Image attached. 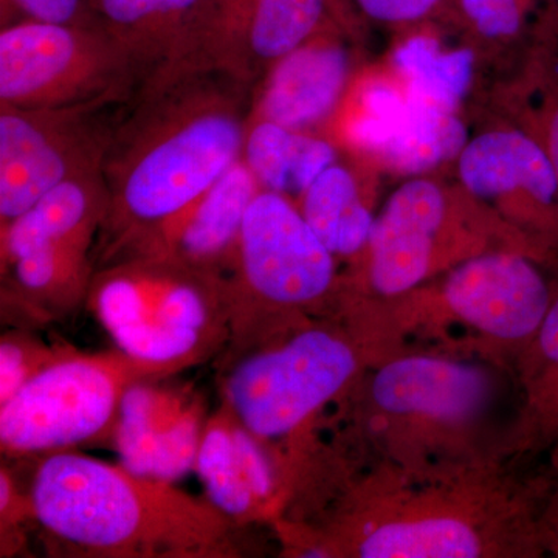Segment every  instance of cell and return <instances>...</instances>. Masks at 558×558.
<instances>
[{"instance_id":"cell-1","label":"cell","mask_w":558,"mask_h":558,"mask_svg":"<svg viewBox=\"0 0 558 558\" xmlns=\"http://www.w3.org/2000/svg\"><path fill=\"white\" fill-rule=\"evenodd\" d=\"M250 92L208 73L143 81L113 124L101 167L102 227L116 234V248L172 218L241 159Z\"/></svg>"},{"instance_id":"cell-2","label":"cell","mask_w":558,"mask_h":558,"mask_svg":"<svg viewBox=\"0 0 558 558\" xmlns=\"http://www.w3.org/2000/svg\"><path fill=\"white\" fill-rule=\"evenodd\" d=\"M172 483L72 451L47 454L31 488L33 519L95 557H220L230 519Z\"/></svg>"},{"instance_id":"cell-3","label":"cell","mask_w":558,"mask_h":558,"mask_svg":"<svg viewBox=\"0 0 558 558\" xmlns=\"http://www.w3.org/2000/svg\"><path fill=\"white\" fill-rule=\"evenodd\" d=\"M90 289L92 307L121 352L175 371L218 341L231 301L220 277L145 258L102 271Z\"/></svg>"},{"instance_id":"cell-4","label":"cell","mask_w":558,"mask_h":558,"mask_svg":"<svg viewBox=\"0 0 558 558\" xmlns=\"http://www.w3.org/2000/svg\"><path fill=\"white\" fill-rule=\"evenodd\" d=\"M178 371L119 352H65L0 405L3 453H58L116 428L124 392Z\"/></svg>"},{"instance_id":"cell-5","label":"cell","mask_w":558,"mask_h":558,"mask_svg":"<svg viewBox=\"0 0 558 558\" xmlns=\"http://www.w3.org/2000/svg\"><path fill=\"white\" fill-rule=\"evenodd\" d=\"M143 73L100 24L20 22L0 32V106L72 108L126 102Z\"/></svg>"},{"instance_id":"cell-6","label":"cell","mask_w":558,"mask_h":558,"mask_svg":"<svg viewBox=\"0 0 558 558\" xmlns=\"http://www.w3.org/2000/svg\"><path fill=\"white\" fill-rule=\"evenodd\" d=\"M344 22L340 0H201L182 49L145 81L208 73L252 90L282 57Z\"/></svg>"},{"instance_id":"cell-7","label":"cell","mask_w":558,"mask_h":558,"mask_svg":"<svg viewBox=\"0 0 558 558\" xmlns=\"http://www.w3.org/2000/svg\"><path fill=\"white\" fill-rule=\"evenodd\" d=\"M355 368L357 360L343 340L304 330L231 368L223 381L227 409L256 438H279L332 399Z\"/></svg>"},{"instance_id":"cell-8","label":"cell","mask_w":558,"mask_h":558,"mask_svg":"<svg viewBox=\"0 0 558 558\" xmlns=\"http://www.w3.org/2000/svg\"><path fill=\"white\" fill-rule=\"evenodd\" d=\"M116 105L0 106V226H9L65 180L101 171L116 124L105 112Z\"/></svg>"},{"instance_id":"cell-9","label":"cell","mask_w":558,"mask_h":558,"mask_svg":"<svg viewBox=\"0 0 558 558\" xmlns=\"http://www.w3.org/2000/svg\"><path fill=\"white\" fill-rule=\"evenodd\" d=\"M229 266L230 293L248 292L270 304L296 306L322 299L336 278V256L311 229L300 208L260 190L245 213Z\"/></svg>"},{"instance_id":"cell-10","label":"cell","mask_w":558,"mask_h":558,"mask_svg":"<svg viewBox=\"0 0 558 558\" xmlns=\"http://www.w3.org/2000/svg\"><path fill=\"white\" fill-rule=\"evenodd\" d=\"M259 191L258 180L244 160L234 161L185 208L117 250H128L130 258L165 260L220 277V269L229 266L233 256L245 213Z\"/></svg>"},{"instance_id":"cell-11","label":"cell","mask_w":558,"mask_h":558,"mask_svg":"<svg viewBox=\"0 0 558 558\" xmlns=\"http://www.w3.org/2000/svg\"><path fill=\"white\" fill-rule=\"evenodd\" d=\"M352 65L347 22L317 33L253 87L247 124L269 121L322 134L351 86Z\"/></svg>"},{"instance_id":"cell-12","label":"cell","mask_w":558,"mask_h":558,"mask_svg":"<svg viewBox=\"0 0 558 558\" xmlns=\"http://www.w3.org/2000/svg\"><path fill=\"white\" fill-rule=\"evenodd\" d=\"M204 429V410L193 392L143 380L124 392L113 442L128 472L172 483L196 469Z\"/></svg>"},{"instance_id":"cell-13","label":"cell","mask_w":558,"mask_h":558,"mask_svg":"<svg viewBox=\"0 0 558 558\" xmlns=\"http://www.w3.org/2000/svg\"><path fill=\"white\" fill-rule=\"evenodd\" d=\"M453 205L454 191L424 175L407 180L391 194L366 244L377 292L399 295L427 278Z\"/></svg>"},{"instance_id":"cell-14","label":"cell","mask_w":558,"mask_h":558,"mask_svg":"<svg viewBox=\"0 0 558 558\" xmlns=\"http://www.w3.org/2000/svg\"><path fill=\"white\" fill-rule=\"evenodd\" d=\"M444 295L459 317L505 340L538 332L553 301L537 267L517 253H487L459 264Z\"/></svg>"},{"instance_id":"cell-15","label":"cell","mask_w":558,"mask_h":558,"mask_svg":"<svg viewBox=\"0 0 558 558\" xmlns=\"http://www.w3.org/2000/svg\"><path fill=\"white\" fill-rule=\"evenodd\" d=\"M462 189L476 201H508L558 236V180L548 154L526 128L469 138L457 159Z\"/></svg>"},{"instance_id":"cell-16","label":"cell","mask_w":558,"mask_h":558,"mask_svg":"<svg viewBox=\"0 0 558 558\" xmlns=\"http://www.w3.org/2000/svg\"><path fill=\"white\" fill-rule=\"evenodd\" d=\"M490 381L475 366L432 357L389 363L377 374L373 396L389 413L459 421L478 413Z\"/></svg>"},{"instance_id":"cell-17","label":"cell","mask_w":558,"mask_h":558,"mask_svg":"<svg viewBox=\"0 0 558 558\" xmlns=\"http://www.w3.org/2000/svg\"><path fill=\"white\" fill-rule=\"evenodd\" d=\"M256 439L229 409L205 424L194 470L227 519H250L274 492V473Z\"/></svg>"},{"instance_id":"cell-18","label":"cell","mask_w":558,"mask_h":558,"mask_svg":"<svg viewBox=\"0 0 558 558\" xmlns=\"http://www.w3.org/2000/svg\"><path fill=\"white\" fill-rule=\"evenodd\" d=\"M102 172L76 175L44 194L20 218L2 227V269L36 250L68 242H92L108 216Z\"/></svg>"},{"instance_id":"cell-19","label":"cell","mask_w":558,"mask_h":558,"mask_svg":"<svg viewBox=\"0 0 558 558\" xmlns=\"http://www.w3.org/2000/svg\"><path fill=\"white\" fill-rule=\"evenodd\" d=\"M201 0H95L98 21L132 60L143 81L167 65L189 38Z\"/></svg>"},{"instance_id":"cell-20","label":"cell","mask_w":558,"mask_h":558,"mask_svg":"<svg viewBox=\"0 0 558 558\" xmlns=\"http://www.w3.org/2000/svg\"><path fill=\"white\" fill-rule=\"evenodd\" d=\"M337 153L336 143L326 135L259 121L247 124L241 159L260 190L300 201L312 182L339 160Z\"/></svg>"},{"instance_id":"cell-21","label":"cell","mask_w":558,"mask_h":558,"mask_svg":"<svg viewBox=\"0 0 558 558\" xmlns=\"http://www.w3.org/2000/svg\"><path fill=\"white\" fill-rule=\"evenodd\" d=\"M468 142V130L457 112L436 108L409 95L405 110L374 160H380L399 174L417 178L457 160Z\"/></svg>"},{"instance_id":"cell-22","label":"cell","mask_w":558,"mask_h":558,"mask_svg":"<svg viewBox=\"0 0 558 558\" xmlns=\"http://www.w3.org/2000/svg\"><path fill=\"white\" fill-rule=\"evenodd\" d=\"M300 202L301 215L333 256L357 255L368 244L376 218L354 171L339 160L312 182Z\"/></svg>"},{"instance_id":"cell-23","label":"cell","mask_w":558,"mask_h":558,"mask_svg":"<svg viewBox=\"0 0 558 558\" xmlns=\"http://www.w3.org/2000/svg\"><path fill=\"white\" fill-rule=\"evenodd\" d=\"M392 64L410 97L457 112L473 80L472 51L449 49L429 33L407 36L396 47Z\"/></svg>"},{"instance_id":"cell-24","label":"cell","mask_w":558,"mask_h":558,"mask_svg":"<svg viewBox=\"0 0 558 558\" xmlns=\"http://www.w3.org/2000/svg\"><path fill=\"white\" fill-rule=\"evenodd\" d=\"M92 242L47 245L11 264L14 292L36 306L70 307L90 286Z\"/></svg>"},{"instance_id":"cell-25","label":"cell","mask_w":558,"mask_h":558,"mask_svg":"<svg viewBox=\"0 0 558 558\" xmlns=\"http://www.w3.org/2000/svg\"><path fill=\"white\" fill-rule=\"evenodd\" d=\"M480 550L478 537L462 521L425 519L377 527L360 545V557L472 558Z\"/></svg>"},{"instance_id":"cell-26","label":"cell","mask_w":558,"mask_h":558,"mask_svg":"<svg viewBox=\"0 0 558 558\" xmlns=\"http://www.w3.org/2000/svg\"><path fill=\"white\" fill-rule=\"evenodd\" d=\"M526 121L548 154L558 180V53L538 36L526 83Z\"/></svg>"},{"instance_id":"cell-27","label":"cell","mask_w":558,"mask_h":558,"mask_svg":"<svg viewBox=\"0 0 558 558\" xmlns=\"http://www.w3.org/2000/svg\"><path fill=\"white\" fill-rule=\"evenodd\" d=\"M457 16L488 40L519 38L537 7V0H454Z\"/></svg>"},{"instance_id":"cell-28","label":"cell","mask_w":558,"mask_h":558,"mask_svg":"<svg viewBox=\"0 0 558 558\" xmlns=\"http://www.w3.org/2000/svg\"><path fill=\"white\" fill-rule=\"evenodd\" d=\"M65 352L68 349H50L20 333L3 337L0 343V405L9 402L36 374Z\"/></svg>"},{"instance_id":"cell-29","label":"cell","mask_w":558,"mask_h":558,"mask_svg":"<svg viewBox=\"0 0 558 558\" xmlns=\"http://www.w3.org/2000/svg\"><path fill=\"white\" fill-rule=\"evenodd\" d=\"M0 9L2 27L20 22L76 25L98 21L89 0H0Z\"/></svg>"},{"instance_id":"cell-30","label":"cell","mask_w":558,"mask_h":558,"mask_svg":"<svg viewBox=\"0 0 558 558\" xmlns=\"http://www.w3.org/2000/svg\"><path fill=\"white\" fill-rule=\"evenodd\" d=\"M360 13L377 24L405 28L425 24L433 20H442L454 13V0H351Z\"/></svg>"},{"instance_id":"cell-31","label":"cell","mask_w":558,"mask_h":558,"mask_svg":"<svg viewBox=\"0 0 558 558\" xmlns=\"http://www.w3.org/2000/svg\"><path fill=\"white\" fill-rule=\"evenodd\" d=\"M539 35L543 36L558 53V9L550 7L539 24Z\"/></svg>"},{"instance_id":"cell-32","label":"cell","mask_w":558,"mask_h":558,"mask_svg":"<svg viewBox=\"0 0 558 558\" xmlns=\"http://www.w3.org/2000/svg\"><path fill=\"white\" fill-rule=\"evenodd\" d=\"M548 5L556 7V9H558V0H548Z\"/></svg>"}]
</instances>
